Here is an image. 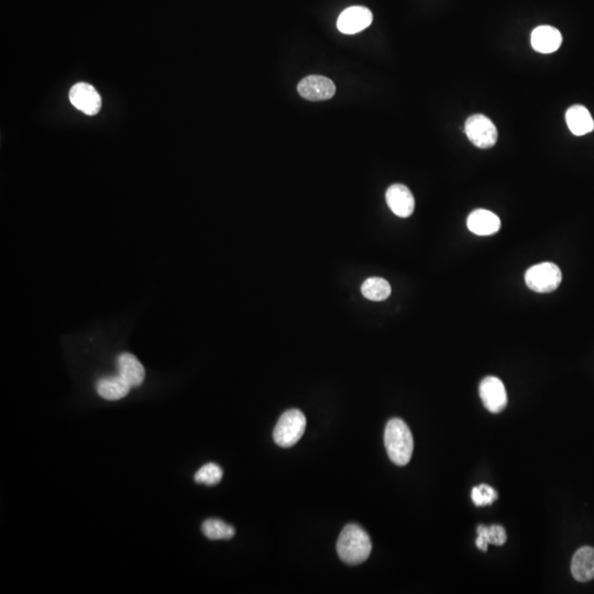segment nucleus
<instances>
[{"label":"nucleus","instance_id":"2eb2a0df","mask_svg":"<svg viewBox=\"0 0 594 594\" xmlns=\"http://www.w3.org/2000/svg\"><path fill=\"white\" fill-rule=\"evenodd\" d=\"M572 572L576 581L594 579V548L586 546L576 550L572 558Z\"/></svg>","mask_w":594,"mask_h":594},{"label":"nucleus","instance_id":"4468645a","mask_svg":"<svg viewBox=\"0 0 594 594\" xmlns=\"http://www.w3.org/2000/svg\"><path fill=\"white\" fill-rule=\"evenodd\" d=\"M566 122L569 130L578 137L588 135L594 130L593 118L582 105H574L567 110Z\"/></svg>","mask_w":594,"mask_h":594},{"label":"nucleus","instance_id":"1a4fd4ad","mask_svg":"<svg viewBox=\"0 0 594 594\" xmlns=\"http://www.w3.org/2000/svg\"><path fill=\"white\" fill-rule=\"evenodd\" d=\"M372 20L374 15L368 8L353 6L341 13L337 21V28L345 34H356L368 28Z\"/></svg>","mask_w":594,"mask_h":594},{"label":"nucleus","instance_id":"9d476101","mask_svg":"<svg viewBox=\"0 0 594 594\" xmlns=\"http://www.w3.org/2000/svg\"><path fill=\"white\" fill-rule=\"evenodd\" d=\"M386 203L390 209L401 218H407L414 213V196L407 186L403 184H394L388 188L385 194Z\"/></svg>","mask_w":594,"mask_h":594},{"label":"nucleus","instance_id":"412c9836","mask_svg":"<svg viewBox=\"0 0 594 594\" xmlns=\"http://www.w3.org/2000/svg\"><path fill=\"white\" fill-rule=\"evenodd\" d=\"M471 499H473L475 506H490L498 499V493L490 485L480 484L473 489Z\"/></svg>","mask_w":594,"mask_h":594},{"label":"nucleus","instance_id":"f03ea898","mask_svg":"<svg viewBox=\"0 0 594 594\" xmlns=\"http://www.w3.org/2000/svg\"><path fill=\"white\" fill-rule=\"evenodd\" d=\"M384 444L392 462L400 467L407 466L414 450V440L407 423L400 418L389 421L384 432Z\"/></svg>","mask_w":594,"mask_h":594},{"label":"nucleus","instance_id":"6ab92c4d","mask_svg":"<svg viewBox=\"0 0 594 594\" xmlns=\"http://www.w3.org/2000/svg\"><path fill=\"white\" fill-rule=\"evenodd\" d=\"M202 531L204 535L211 541H219V539H231L234 537L236 531L232 526L228 525L220 520H206L202 525Z\"/></svg>","mask_w":594,"mask_h":594},{"label":"nucleus","instance_id":"9b49d317","mask_svg":"<svg viewBox=\"0 0 594 594\" xmlns=\"http://www.w3.org/2000/svg\"><path fill=\"white\" fill-rule=\"evenodd\" d=\"M467 226L477 236H491L500 230L501 220L492 211L475 209L468 217Z\"/></svg>","mask_w":594,"mask_h":594},{"label":"nucleus","instance_id":"dca6fc26","mask_svg":"<svg viewBox=\"0 0 594 594\" xmlns=\"http://www.w3.org/2000/svg\"><path fill=\"white\" fill-rule=\"evenodd\" d=\"M97 393L102 396L103 399L108 401H117V400L125 397L131 389V386L127 383L125 378L121 376H107L97 382Z\"/></svg>","mask_w":594,"mask_h":594},{"label":"nucleus","instance_id":"423d86ee","mask_svg":"<svg viewBox=\"0 0 594 594\" xmlns=\"http://www.w3.org/2000/svg\"><path fill=\"white\" fill-rule=\"evenodd\" d=\"M481 400L485 409L491 413H500L508 405V393L500 378L488 376L483 378L479 388Z\"/></svg>","mask_w":594,"mask_h":594},{"label":"nucleus","instance_id":"7ed1b4c3","mask_svg":"<svg viewBox=\"0 0 594 594\" xmlns=\"http://www.w3.org/2000/svg\"><path fill=\"white\" fill-rule=\"evenodd\" d=\"M306 429V417L300 409H290L279 417L273 430L275 444L279 447L290 448L298 442Z\"/></svg>","mask_w":594,"mask_h":594},{"label":"nucleus","instance_id":"f8f14e48","mask_svg":"<svg viewBox=\"0 0 594 594\" xmlns=\"http://www.w3.org/2000/svg\"><path fill=\"white\" fill-rule=\"evenodd\" d=\"M531 42L534 50L539 53H554L562 44V36L554 27L541 26L534 29Z\"/></svg>","mask_w":594,"mask_h":594},{"label":"nucleus","instance_id":"0eeeda50","mask_svg":"<svg viewBox=\"0 0 594 594\" xmlns=\"http://www.w3.org/2000/svg\"><path fill=\"white\" fill-rule=\"evenodd\" d=\"M70 100L77 110L88 116L98 114L102 108V97L93 85L77 83L70 91Z\"/></svg>","mask_w":594,"mask_h":594},{"label":"nucleus","instance_id":"f3484780","mask_svg":"<svg viewBox=\"0 0 594 594\" xmlns=\"http://www.w3.org/2000/svg\"><path fill=\"white\" fill-rule=\"evenodd\" d=\"M477 539L475 543H477V548L482 551H487L489 543H493L496 546H502L506 543L508 536H506V529L500 525L477 526Z\"/></svg>","mask_w":594,"mask_h":594},{"label":"nucleus","instance_id":"aec40b11","mask_svg":"<svg viewBox=\"0 0 594 594\" xmlns=\"http://www.w3.org/2000/svg\"><path fill=\"white\" fill-rule=\"evenodd\" d=\"M223 475V469L216 463L211 462L198 470L195 475V481L206 485H215L220 482Z\"/></svg>","mask_w":594,"mask_h":594},{"label":"nucleus","instance_id":"6e6552de","mask_svg":"<svg viewBox=\"0 0 594 594\" xmlns=\"http://www.w3.org/2000/svg\"><path fill=\"white\" fill-rule=\"evenodd\" d=\"M298 94L310 102L327 100L335 96L336 86L334 81L322 75H310L298 83Z\"/></svg>","mask_w":594,"mask_h":594},{"label":"nucleus","instance_id":"39448f33","mask_svg":"<svg viewBox=\"0 0 594 594\" xmlns=\"http://www.w3.org/2000/svg\"><path fill=\"white\" fill-rule=\"evenodd\" d=\"M468 139L479 149H490L498 141V129L484 114H473L465 124Z\"/></svg>","mask_w":594,"mask_h":594},{"label":"nucleus","instance_id":"20e7f679","mask_svg":"<svg viewBox=\"0 0 594 594\" xmlns=\"http://www.w3.org/2000/svg\"><path fill=\"white\" fill-rule=\"evenodd\" d=\"M562 275L558 265L543 262L529 268L525 273V282L532 291L537 293L554 292L560 285Z\"/></svg>","mask_w":594,"mask_h":594},{"label":"nucleus","instance_id":"a211bd4d","mask_svg":"<svg viewBox=\"0 0 594 594\" xmlns=\"http://www.w3.org/2000/svg\"><path fill=\"white\" fill-rule=\"evenodd\" d=\"M363 296L374 302H381L391 295V285L381 277H370L361 286Z\"/></svg>","mask_w":594,"mask_h":594},{"label":"nucleus","instance_id":"f257e3e1","mask_svg":"<svg viewBox=\"0 0 594 594\" xmlns=\"http://www.w3.org/2000/svg\"><path fill=\"white\" fill-rule=\"evenodd\" d=\"M372 543L367 532L357 524L343 528L337 541L338 556L347 565L362 564L370 557Z\"/></svg>","mask_w":594,"mask_h":594},{"label":"nucleus","instance_id":"ddd939ff","mask_svg":"<svg viewBox=\"0 0 594 594\" xmlns=\"http://www.w3.org/2000/svg\"><path fill=\"white\" fill-rule=\"evenodd\" d=\"M118 372L131 388H137L145 381V370L137 357L131 353H121L117 360Z\"/></svg>","mask_w":594,"mask_h":594}]
</instances>
